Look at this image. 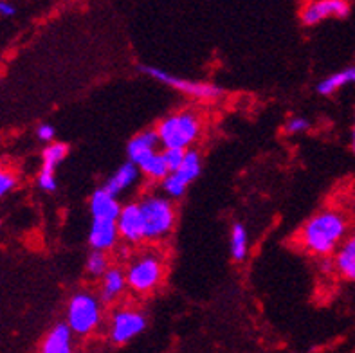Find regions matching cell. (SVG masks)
Segmentation results:
<instances>
[{
  "mask_svg": "<svg viewBox=\"0 0 355 353\" xmlns=\"http://www.w3.org/2000/svg\"><path fill=\"white\" fill-rule=\"evenodd\" d=\"M347 218L338 211H321L312 216L302 231V241L306 250L327 256L338 249L347 236Z\"/></svg>",
  "mask_w": 355,
  "mask_h": 353,
  "instance_id": "cell-1",
  "label": "cell"
},
{
  "mask_svg": "<svg viewBox=\"0 0 355 353\" xmlns=\"http://www.w3.org/2000/svg\"><path fill=\"white\" fill-rule=\"evenodd\" d=\"M144 220V238L159 240L171 233L175 225V207L164 197H146L139 202Z\"/></svg>",
  "mask_w": 355,
  "mask_h": 353,
  "instance_id": "cell-2",
  "label": "cell"
},
{
  "mask_svg": "<svg viewBox=\"0 0 355 353\" xmlns=\"http://www.w3.org/2000/svg\"><path fill=\"white\" fill-rule=\"evenodd\" d=\"M159 141L164 148H184L193 144L200 134V121L191 112H179L161 121L157 126Z\"/></svg>",
  "mask_w": 355,
  "mask_h": 353,
  "instance_id": "cell-3",
  "label": "cell"
},
{
  "mask_svg": "<svg viewBox=\"0 0 355 353\" xmlns=\"http://www.w3.org/2000/svg\"><path fill=\"white\" fill-rule=\"evenodd\" d=\"M101 322V307L94 295L78 294L69 303L67 325L72 334L78 336H89Z\"/></svg>",
  "mask_w": 355,
  "mask_h": 353,
  "instance_id": "cell-4",
  "label": "cell"
},
{
  "mask_svg": "<svg viewBox=\"0 0 355 353\" xmlns=\"http://www.w3.org/2000/svg\"><path fill=\"white\" fill-rule=\"evenodd\" d=\"M164 276L162 259L153 255H146L135 259L126 273V285L137 294H150L161 285Z\"/></svg>",
  "mask_w": 355,
  "mask_h": 353,
  "instance_id": "cell-5",
  "label": "cell"
},
{
  "mask_svg": "<svg viewBox=\"0 0 355 353\" xmlns=\"http://www.w3.org/2000/svg\"><path fill=\"white\" fill-rule=\"evenodd\" d=\"M141 71L148 76L155 78L161 83H166L171 89L179 90L182 94L191 96V98L197 99H216L222 96V89H218L216 85H211V83H202V81H188V80H180V78L173 76L170 72H164L157 67H146L143 65Z\"/></svg>",
  "mask_w": 355,
  "mask_h": 353,
  "instance_id": "cell-6",
  "label": "cell"
},
{
  "mask_svg": "<svg viewBox=\"0 0 355 353\" xmlns=\"http://www.w3.org/2000/svg\"><path fill=\"white\" fill-rule=\"evenodd\" d=\"M144 328H146V319L143 313L132 309H123L114 313L110 322V339L116 345H126L143 334Z\"/></svg>",
  "mask_w": 355,
  "mask_h": 353,
  "instance_id": "cell-7",
  "label": "cell"
},
{
  "mask_svg": "<svg viewBox=\"0 0 355 353\" xmlns=\"http://www.w3.org/2000/svg\"><path fill=\"white\" fill-rule=\"evenodd\" d=\"M350 13L348 0H311L303 8L302 20L305 26H315L327 18H345Z\"/></svg>",
  "mask_w": 355,
  "mask_h": 353,
  "instance_id": "cell-8",
  "label": "cell"
},
{
  "mask_svg": "<svg viewBox=\"0 0 355 353\" xmlns=\"http://www.w3.org/2000/svg\"><path fill=\"white\" fill-rule=\"evenodd\" d=\"M117 231L119 236L128 243H139L144 238V220L139 204H128L121 207V213L117 216Z\"/></svg>",
  "mask_w": 355,
  "mask_h": 353,
  "instance_id": "cell-9",
  "label": "cell"
},
{
  "mask_svg": "<svg viewBox=\"0 0 355 353\" xmlns=\"http://www.w3.org/2000/svg\"><path fill=\"white\" fill-rule=\"evenodd\" d=\"M69 146L63 143H54L44 150V162H42V170L38 175V184L45 191H54L56 189V177L54 171L58 168L60 162L67 157Z\"/></svg>",
  "mask_w": 355,
  "mask_h": 353,
  "instance_id": "cell-10",
  "label": "cell"
},
{
  "mask_svg": "<svg viewBox=\"0 0 355 353\" xmlns=\"http://www.w3.org/2000/svg\"><path fill=\"white\" fill-rule=\"evenodd\" d=\"M119 231H117V222L114 218H94L90 225L89 243L92 249L107 250L116 246Z\"/></svg>",
  "mask_w": 355,
  "mask_h": 353,
  "instance_id": "cell-11",
  "label": "cell"
},
{
  "mask_svg": "<svg viewBox=\"0 0 355 353\" xmlns=\"http://www.w3.org/2000/svg\"><path fill=\"white\" fill-rule=\"evenodd\" d=\"M159 144H161V141H159V135L155 130H148V132L135 135L130 143H128V148H126L128 159L132 162H135V164H139L141 161H144L153 152H157Z\"/></svg>",
  "mask_w": 355,
  "mask_h": 353,
  "instance_id": "cell-12",
  "label": "cell"
},
{
  "mask_svg": "<svg viewBox=\"0 0 355 353\" xmlns=\"http://www.w3.org/2000/svg\"><path fill=\"white\" fill-rule=\"evenodd\" d=\"M90 213L92 218H114L117 220L121 213V206L117 202L116 195L108 193L107 189H96L92 198H90Z\"/></svg>",
  "mask_w": 355,
  "mask_h": 353,
  "instance_id": "cell-13",
  "label": "cell"
},
{
  "mask_svg": "<svg viewBox=\"0 0 355 353\" xmlns=\"http://www.w3.org/2000/svg\"><path fill=\"white\" fill-rule=\"evenodd\" d=\"M139 166L135 164V162L128 161L125 162V164L121 166V168H117L116 173L108 179V182L105 184L103 188L107 189L108 193H112V195H119L121 191H125L126 188H130L132 184L135 182V180L139 179Z\"/></svg>",
  "mask_w": 355,
  "mask_h": 353,
  "instance_id": "cell-14",
  "label": "cell"
},
{
  "mask_svg": "<svg viewBox=\"0 0 355 353\" xmlns=\"http://www.w3.org/2000/svg\"><path fill=\"white\" fill-rule=\"evenodd\" d=\"M72 346V330L69 325H56L45 337L42 352L44 353H69Z\"/></svg>",
  "mask_w": 355,
  "mask_h": 353,
  "instance_id": "cell-15",
  "label": "cell"
},
{
  "mask_svg": "<svg viewBox=\"0 0 355 353\" xmlns=\"http://www.w3.org/2000/svg\"><path fill=\"white\" fill-rule=\"evenodd\" d=\"M126 286V274L121 273L119 268H107L101 282V300L105 303L117 300L123 294Z\"/></svg>",
  "mask_w": 355,
  "mask_h": 353,
  "instance_id": "cell-16",
  "label": "cell"
},
{
  "mask_svg": "<svg viewBox=\"0 0 355 353\" xmlns=\"http://www.w3.org/2000/svg\"><path fill=\"white\" fill-rule=\"evenodd\" d=\"M336 267L343 277L355 282V234L345 241L336 258Z\"/></svg>",
  "mask_w": 355,
  "mask_h": 353,
  "instance_id": "cell-17",
  "label": "cell"
},
{
  "mask_svg": "<svg viewBox=\"0 0 355 353\" xmlns=\"http://www.w3.org/2000/svg\"><path fill=\"white\" fill-rule=\"evenodd\" d=\"M137 166H139L141 173H144L152 180H162L170 173V168H168L166 159H164L162 152H153L152 155L146 157Z\"/></svg>",
  "mask_w": 355,
  "mask_h": 353,
  "instance_id": "cell-18",
  "label": "cell"
},
{
  "mask_svg": "<svg viewBox=\"0 0 355 353\" xmlns=\"http://www.w3.org/2000/svg\"><path fill=\"white\" fill-rule=\"evenodd\" d=\"M348 83H355V67H348L345 71H339L332 74V76H329L318 85V90H320V94L330 96L334 92H338L345 85H348Z\"/></svg>",
  "mask_w": 355,
  "mask_h": 353,
  "instance_id": "cell-19",
  "label": "cell"
},
{
  "mask_svg": "<svg viewBox=\"0 0 355 353\" xmlns=\"http://www.w3.org/2000/svg\"><path fill=\"white\" fill-rule=\"evenodd\" d=\"M180 179L184 180L186 184H191L198 175H200V155L195 150H186V155L182 159V164L175 170Z\"/></svg>",
  "mask_w": 355,
  "mask_h": 353,
  "instance_id": "cell-20",
  "label": "cell"
},
{
  "mask_svg": "<svg viewBox=\"0 0 355 353\" xmlns=\"http://www.w3.org/2000/svg\"><path fill=\"white\" fill-rule=\"evenodd\" d=\"M248 231L242 224H234L231 231V256L236 261L248 258Z\"/></svg>",
  "mask_w": 355,
  "mask_h": 353,
  "instance_id": "cell-21",
  "label": "cell"
},
{
  "mask_svg": "<svg viewBox=\"0 0 355 353\" xmlns=\"http://www.w3.org/2000/svg\"><path fill=\"white\" fill-rule=\"evenodd\" d=\"M161 184H162V191L166 193L168 197L171 198H180L186 193V188H188V184L180 179L175 171H170V173L161 180Z\"/></svg>",
  "mask_w": 355,
  "mask_h": 353,
  "instance_id": "cell-22",
  "label": "cell"
},
{
  "mask_svg": "<svg viewBox=\"0 0 355 353\" xmlns=\"http://www.w3.org/2000/svg\"><path fill=\"white\" fill-rule=\"evenodd\" d=\"M107 268L108 259L105 256V250H92L89 255V259H87V270H89V274H92V276H103Z\"/></svg>",
  "mask_w": 355,
  "mask_h": 353,
  "instance_id": "cell-23",
  "label": "cell"
},
{
  "mask_svg": "<svg viewBox=\"0 0 355 353\" xmlns=\"http://www.w3.org/2000/svg\"><path fill=\"white\" fill-rule=\"evenodd\" d=\"M164 159H166V164L170 168V171H175L180 164H182V159L186 155L184 148H164L162 152Z\"/></svg>",
  "mask_w": 355,
  "mask_h": 353,
  "instance_id": "cell-24",
  "label": "cell"
},
{
  "mask_svg": "<svg viewBox=\"0 0 355 353\" xmlns=\"http://www.w3.org/2000/svg\"><path fill=\"white\" fill-rule=\"evenodd\" d=\"M17 186V179H15V175L8 170H2L0 168V198L4 197L6 193H9L11 189Z\"/></svg>",
  "mask_w": 355,
  "mask_h": 353,
  "instance_id": "cell-25",
  "label": "cell"
},
{
  "mask_svg": "<svg viewBox=\"0 0 355 353\" xmlns=\"http://www.w3.org/2000/svg\"><path fill=\"white\" fill-rule=\"evenodd\" d=\"M311 128V123L303 117H293V119L287 123V132L288 134H302L305 130Z\"/></svg>",
  "mask_w": 355,
  "mask_h": 353,
  "instance_id": "cell-26",
  "label": "cell"
},
{
  "mask_svg": "<svg viewBox=\"0 0 355 353\" xmlns=\"http://www.w3.org/2000/svg\"><path fill=\"white\" fill-rule=\"evenodd\" d=\"M36 135H38V139L44 141V143H51L54 139V128L51 125H40L38 130H36Z\"/></svg>",
  "mask_w": 355,
  "mask_h": 353,
  "instance_id": "cell-27",
  "label": "cell"
},
{
  "mask_svg": "<svg viewBox=\"0 0 355 353\" xmlns=\"http://www.w3.org/2000/svg\"><path fill=\"white\" fill-rule=\"evenodd\" d=\"M15 6L11 4V2H8V0H0V15L2 17H13L15 15Z\"/></svg>",
  "mask_w": 355,
  "mask_h": 353,
  "instance_id": "cell-28",
  "label": "cell"
},
{
  "mask_svg": "<svg viewBox=\"0 0 355 353\" xmlns=\"http://www.w3.org/2000/svg\"><path fill=\"white\" fill-rule=\"evenodd\" d=\"M352 146H354L355 150V125H354V134H352Z\"/></svg>",
  "mask_w": 355,
  "mask_h": 353,
  "instance_id": "cell-29",
  "label": "cell"
}]
</instances>
